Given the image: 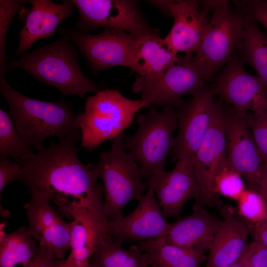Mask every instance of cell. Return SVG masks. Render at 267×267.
Wrapping results in <instances>:
<instances>
[{"label":"cell","mask_w":267,"mask_h":267,"mask_svg":"<svg viewBox=\"0 0 267 267\" xmlns=\"http://www.w3.org/2000/svg\"><path fill=\"white\" fill-rule=\"evenodd\" d=\"M81 138L80 130L75 131L32 158L19 161L21 167L16 181L30 193L45 194L63 217L72 220L74 213L85 211L108 230L109 221L103 211V186L90 165H84L78 156L76 144Z\"/></svg>","instance_id":"obj_1"},{"label":"cell","mask_w":267,"mask_h":267,"mask_svg":"<svg viewBox=\"0 0 267 267\" xmlns=\"http://www.w3.org/2000/svg\"><path fill=\"white\" fill-rule=\"evenodd\" d=\"M0 93L9 104L18 133L32 151L43 150L48 137L61 140L81 129L82 112H76L62 100L48 102L25 96L9 85L3 74L0 75Z\"/></svg>","instance_id":"obj_2"},{"label":"cell","mask_w":267,"mask_h":267,"mask_svg":"<svg viewBox=\"0 0 267 267\" xmlns=\"http://www.w3.org/2000/svg\"><path fill=\"white\" fill-rule=\"evenodd\" d=\"M68 37L23 54L9 63L6 72L20 69L40 82L58 89L64 95L84 98L89 92H97L98 86L82 71L78 54Z\"/></svg>","instance_id":"obj_3"},{"label":"cell","mask_w":267,"mask_h":267,"mask_svg":"<svg viewBox=\"0 0 267 267\" xmlns=\"http://www.w3.org/2000/svg\"><path fill=\"white\" fill-rule=\"evenodd\" d=\"M124 136L122 134L112 140L110 149L100 153L96 163L89 164L103 181V211L109 222L123 217L126 206L139 200L148 187L142 180L138 164L125 150Z\"/></svg>","instance_id":"obj_4"},{"label":"cell","mask_w":267,"mask_h":267,"mask_svg":"<svg viewBox=\"0 0 267 267\" xmlns=\"http://www.w3.org/2000/svg\"><path fill=\"white\" fill-rule=\"evenodd\" d=\"M147 106L142 99H129L118 89L100 90L88 97L82 115L81 147L91 151L113 140L131 125L139 110Z\"/></svg>","instance_id":"obj_5"},{"label":"cell","mask_w":267,"mask_h":267,"mask_svg":"<svg viewBox=\"0 0 267 267\" xmlns=\"http://www.w3.org/2000/svg\"><path fill=\"white\" fill-rule=\"evenodd\" d=\"M138 129L132 135L125 136L124 145L138 164L146 179L165 170L169 153L175 144L173 133L178 128L177 112L172 107L160 111L151 106L145 114L136 117Z\"/></svg>","instance_id":"obj_6"},{"label":"cell","mask_w":267,"mask_h":267,"mask_svg":"<svg viewBox=\"0 0 267 267\" xmlns=\"http://www.w3.org/2000/svg\"><path fill=\"white\" fill-rule=\"evenodd\" d=\"M205 35L194 55L207 80L233 57L243 38V20L239 9L226 1H216Z\"/></svg>","instance_id":"obj_7"},{"label":"cell","mask_w":267,"mask_h":267,"mask_svg":"<svg viewBox=\"0 0 267 267\" xmlns=\"http://www.w3.org/2000/svg\"><path fill=\"white\" fill-rule=\"evenodd\" d=\"M192 54L180 56L179 60L154 79L137 76L132 91L140 94L148 106L179 107L182 97L202 89L207 81L204 72L194 61Z\"/></svg>","instance_id":"obj_8"},{"label":"cell","mask_w":267,"mask_h":267,"mask_svg":"<svg viewBox=\"0 0 267 267\" xmlns=\"http://www.w3.org/2000/svg\"><path fill=\"white\" fill-rule=\"evenodd\" d=\"M72 0L79 13L75 26L81 33L105 27L123 31L136 37L159 34L150 26L136 1Z\"/></svg>","instance_id":"obj_9"},{"label":"cell","mask_w":267,"mask_h":267,"mask_svg":"<svg viewBox=\"0 0 267 267\" xmlns=\"http://www.w3.org/2000/svg\"><path fill=\"white\" fill-rule=\"evenodd\" d=\"M211 87L206 86L184 101L177 115L178 132L171 151L173 161L188 159L192 161L197 150L206 135L216 109Z\"/></svg>","instance_id":"obj_10"},{"label":"cell","mask_w":267,"mask_h":267,"mask_svg":"<svg viewBox=\"0 0 267 267\" xmlns=\"http://www.w3.org/2000/svg\"><path fill=\"white\" fill-rule=\"evenodd\" d=\"M227 159V143L223 105L216 101L211 126L192 159L195 176L200 193L195 201L203 206L222 208V200L213 190L214 179Z\"/></svg>","instance_id":"obj_11"},{"label":"cell","mask_w":267,"mask_h":267,"mask_svg":"<svg viewBox=\"0 0 267 267\" xmlns=\"http://www.w3.org/2000/svg\"><path fill=\"white\" fill-rule=\"evenodd\" d=\"M211 88L238 112L256 115L267 111V86L257 76L248 73L235 54Z\"/></svg>","instance_id":"obj_12"},{"label":"cell","mask_w":267,"mask_h":267,"mask_svg":"<svg viewBox=\"0 0 267 267\" xmlns=\"http://www.w3.org/2000/svg\"><path fill=\"white\" fill-rule=\"evenodd\" d=\"M68 34L87 58L93 73L115 66L130 67L138 37L111 28L95 35L75 30Z\"/></svg>","instance_id":"obj_13"},{"label":"cell","mask_w":267,"mask_h":267,"mask_svg":"<svg viewBox=\"0 0 267 267\" xmlns=\"http://www.w3.org/2000/svg\"><path fill=\"white\" fill-rule=\"evenodd\" d=\"M223 112L228 162L248 185L256 186L264 160L249 126V113L238 112L231 106H223Z\"/></svg>","instance_id":"obj_14"},{"label":"cell","mask_w":267,"mask_h":267,"mask_svg":"<svg viewBox=\"0 0 267 267\" xmlns=\"http://www.w3.org/2000/svg\"><path fill=\"white\" fill-rule=\"evenodd\" d=\"M155 194L153 188L148 186L133 212L109 222V234L122 243L140 242L166 236L171 223L167 222Z\"/></svg>","instance_id":"obj_15"},{"label":"cell","mask_w":267,"mask_h":267,"mask_svg":"<svg viewBox=\"0 0 267 267\" xmlns=\"http://www.w3.org/2000/svg\"><path fill=\"white\" fill-rule=\"evenodd\" d=\"M31 195L24 207L31 234L40 246L58 259H64L70 250V222L63 220L45 194L34 192Z\"/></svg>","instance_id":"obj_16"},{"label":"cell","mask_w":267,"mask_h":267,"mask_svg":"<svg viewBox=\"0 0 267 267\" xmlns=\"http://www.w3.org/2000/svg\"><path fill=\"white\" fill-rule=\"evenodd\" d=\"M153 4L174 18L172 28L164 38L178 54H192L199 48L206 33L209 21L206 11H201L196 0H151Z\"/></svg>","instance_id":"obj_17"},{"label":"cell","mask_w":267,"mask_h":267,"mask_svg":"<svg viewBox=\"0 0 267 267\" xmlns=\"http://www.w3.org/2000/svg\"><path fill=\"white\" fill-rule=\"evenodd\" d=\"M146 182L156 194L165 218L178 217L186 203L200 196L192 161L188 159L177 161L173 169L156 173Z\"/></svg>","instance_id":"obj_18"},{"label":"cell","mask_w":267,"mask_h":267,"mask_svg":"<svg viewBox=\"0 0 267 267\" xmlns=\"http://www.w3.org/2000/svg\"><path fill=\"white\" fill-rule=\"evenodd\" d=\"M220 210L222 220L215 234L205 267H228L240 259L248 245L250 228L237 216L235 209L226 205Z\"/></svg>","instance_id":"obj_19"},{"label":"cell","mask_w":267,"mask_h":267,"mask_svg":"<svg viewBox=\"0 0 267 267\" xmlns=\"http://www.w3.org/2000/svg\"><path fill=\"white\" fill-rule=\"evenodd\" d=\"M32 7L19 31V43L15 54L19 55L30 49L36 41L52 35L58 25L70 16L75 6L73 0L57 4L50 0H30Z\"/></svg>","instance_id":"obj_20"},{"label":"cell","mask_w":267,"mask_h":267,"mask_svg":"<svg viewBox=\"0 0 267 267\" xmlns=\"http://www.w3.org/2000/svg\"><path fill=\"white\" fill-rule=\"evenodd\" d=\"M221 222L195 201L190 215L171 223L165 240L172 245L204 253L209 250Z\"/></svg>","instance_id":"obj_21"},{"label":"cell","mask_w":267,"mask_h":267,"mask_svg":"<svg viewBox=\"0 0 267 267\" xmlns=\"http://www.w3.org/2000/svg\"><path fill=\"white\" fill-rule=\"evenodd\" d=\"M180 57L159 34L138 37L130 68L143 78L154 79L176 63Z\"/></svg>","instance_id":"obj_22"},{"label":"cell","mask_w":267,"mask_h":267,"mask_svg":"<svg viewBox=\"0 0 267 267\" xmlns=\"http://www.w3.org/2000/svg\"><path fill=\"white\" fill-rule=\"evenodd\" d=\"M70 224L69 256L75 267H85L95 253L101 236L108 231L85 211L74 213Z\"/></svg>","instance_id":"obj_23"},{"label":"cell","mask_w":267,"mask_h":267,"mask_svg":"<svg viewBox=\"0 0 267 267\" xmlns=\"http://www.w3.org/2000/svg\"><path fill=\"white\" fill-rule=\"evenodd\" d=\"M151 267H202L208 256L194 249L168 243L165 237L139 242Z\"/></svg>","instance_id":"obj_24"},{"label":"cell","mask_w":267,"mask_h":267,"mask_svg":"<svg viewBox=\"0 0 267 267\" xmlns=\"http://www.w3.org/2000/svg\"><path fill=\"white\" fill-rule=\"evenodd\" d=\"M244 24V34L237 49L239 59L252 66L267 86V36L259 28L257 21L246 10L238 7Z\"/></svg>","instance_id":"obj_25"},{"label":"cell","mask_w":267,"mask_h":267,"mask_svg":"<svg viewBox=\"0 0 267 267\" xmlns=\"http://www.w3.org/2000/svg\"><path fill=\"white\" fill-rule=\"evenodd\" d=\"M109 233L103 234L90 261L96 267H148L146 254L139 245L125 249Z\"/></svg>","instance_id":"obj_26"},{"label":"cell","mask_w":267,"mask_h":267,"mask_svg":"<svg viewBox=\"0 0 267 267\" xmlns=\"http://www.w3.org/2000/svg\"><path fill=\"white\" fill-rule=\"evenodd\" d=\"M0 267H28L38 254L39 245L28 226H23L6 234L0 228Z\"/></svg>","instance_id":"obj_27"},{"label":"cell","mask_w":267,"mask_h":267,"mask_svg":"<svg viewBox=\"0 0 267 267\" xmlns=\"http://www.w3.org/2000/svg\"><path fill=\"white\" fill-rule=\"evenodd\" d=\"M35 153L24 143L9 115L0 109V158L12 157L16 161L28 160Z\"/></svg>","instance_id":"obj_28"},{"label":"cell","mask_w":267,"mask_h":267,"mask_svg":"<svg viewBox=\"0 0 267 267\" xmlns=\"http://www.w3.org/2000/svg\"><path fill=\"white\" fill-rule=\"evenodd\" d=\"M236 202V213L249 228L267 218V202L256 187H246Z\"/></svg>","instance_id":"obj_29"},{"label":"cell","mask_w":267,"mask_h":267,"mask_svg":"<svg viewBox=\"0 0 267 267\" xmlns=\"http://www.w3.org/2000/svg\"><path fill=\"white\" fill-rule=\"evenodd\" d=\"M244 180L226 159L215 177L214 191L217 195L236 201L247 187Z\"/></svg>","instance_id":"obj_30"},{"label":"cell","mask_w":267,"mask_h":267,"mask_svg":"<svg viewBox=\"0 0 267 267\" xmlns=\"http://www.w3.org/2000/svg\"><path fill=\"white\" fill-rule=\"evenodd\" d=\"M28 1L21 0H0V72L4 74L8 65L5 43L10 23L20 7Z\"/></svg>","instance_id":"obj_31"},{"label":"cell","mask_w":267,"mask_h":267,"mask_svg":"<svg viewBox=\"0 0 267 267\" xmlns=\"http://www.w3.org/2000/svg\"><path fill=\"white\" fill-rule=\"evenodd\" d=\"M248 121L263 159L264 161L267 160V111L256 115L249 113Z\"/></svg>","instance_id":"obj_32"},{"label":"cell","mask_w":267,"mask_h":267,"mask_svg":"<svg viewBox=\"0 0 267 267\" xmlns=\"http://www.w3.org/2000/svg\"><path fill=\"white\" fill-rule=\"evenodd\" d=\"M241 3L238 6L248 11L267 31V0H246Z\"/></svg>","instance_id":"obj_33"},{"label":"cell","mask_w":267,"mask_h":267,"mask_svg":"<svg viewBox=\"0 0 267 267\" xmlns=\"http://www.w3.org/2000/svg\"><path fill=\"white\" fill-rule=\"evenodd\" d=\"M21 167L15 161L9 158L0 159V193L8 183L16 181Z\"/></svg>","instance_id":"obj_34"},{"label":"cell","mask_w":267,"mask_h":267,"mask_svg":"<svg viewBox=\"0 0 267 267\" xmlns=\"http://www.w3.org/2000/svg\"><path fill=\"white\" fill-rule=\"evenodd\" d=\"M59 260L50 251L39 245V252L28 267H57Z\"/></svg>","instance_id":"obj_35"},{"label":"cell","mask_w":267,"mask_h":267,"mask_svg":"<svg viewBox=\"0 0 267 267\" xmlns=\"http://www.w3.org/2000/svg\"><path fill=\"white\" fill-rule=\"evenodd\" d=\"M248 247L252 267H267V248L254 241Z\"/></svg>","instance_id":"obj_36"},{"label":"cell","mask_w":267,"mask_h":267,"mask_svg":"<svg viewBox=\"0 0 267 267\" xmlns=\"http://www.w3.org/2000/svg\"><path fill=\"white\" fill-rule=\"evenodd\" d=\"M249 228L254 241L267 248V218Z\"/></svg>","instance_id":"obj_37"},{"label":"cell","mask_w":267,"mask_h":267,"mask_svg":"<svg viewBox=\"0 0 267 267\" xmlns=\"http://www.w3.org/2000/svg\"><path fill=\"white\" fill-rule=\"evenodd\" d=\"M253 186L256 187L260 192L267 202V160L264 161L261 177L258 184Z\"/></svg>","instance_id":"obj_38"},{"label":"cell","mask_w":267,"mask_h":267,"mask_svg":"<svg viewBox=\"0 0 267 267\" xmlns=\"http://www.w3.org/2000/svg\"><path fill=\"white\" fill-rule=\"evenodd\" d=\"M248 246L242 256L238 260L241 267H252Z\"/></svg>","instance_id":"obj_39"},{"label":"cell","mask_w":267,"mask_h":267,"mask_svg":"<svg viewBox=\"0 0 267 267\" xmlns=\"http://www.w3.org/2000/svg\"><path fill=\"white\" fill-rule=\"evenodd\" d=\"M57 267H75L71 258L68 257L66 259H60Z\"/></svg>","instance_id":"obj_40"},{"label":"cell","mask_w":267,"mask_h":267,"mask_svg":"<svg viewBox=\"0 0 267 267\" xmlns=\"http://www.w3.org/2000/svg\"><path fill=\"white\" fill-rule=\"evenodd\" d=\"M228 267H241V266L238 260L237 261L232 264L230 266H228Z\"/></svg>","instance_id":"obj_41"},{"label":"cell","mask_w":267,"mask_h":267,"mask_svg":"<svg viewBox=\"0 0 267 267\" xmlns=\"http://www.w3.org/2000/svg\"><path fill=\"white\" fill-rule=\"evenodd\" d=\"M85 267H96L92 262L89 261V264Z\"/></svg>","instance_id":"obj_42"}]
</instances>
